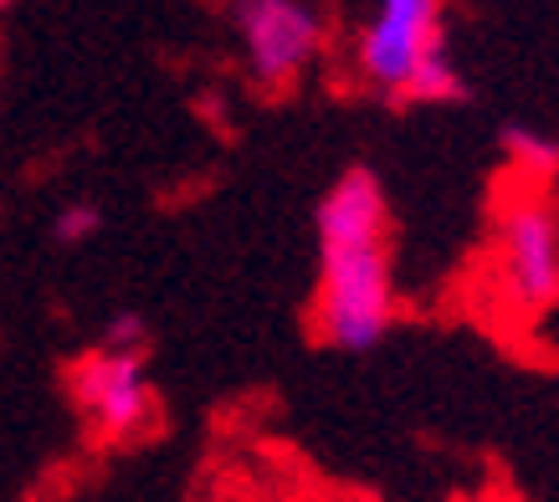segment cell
<instances>
[{"label":"cell","instance_id":"6da1fadb","mask_svg":"<svg viewBox=\"0 0 559 502\" xmlns=\"http://www.w3.org/2000/svg\"><path fill=\"white\" fill-rule=\"evenodd\" d=\"M385 220V190L365 165L344 169L319 201V334L344 354L374 349L395 319Z\"/></svg>","mask_w":559,"mask_h":502},{"label":"cell","instance_id":"ba28073f","mask_svg":"<svg viewBox=\"0 0 559 502\" xmlns=\"http://www.w3.org/2000/svg\"><path fill=\"white\" fill-rule=\"evenodd\" d=\"M150 349V319L134 308H119L114 319L103 323V354H123V359H144Z\"/></svg>","mask_w":559,"mask_h":502},{"label":"cell","instance_id":"5b68a950","mask_svg":"<svg viewBox=\"0 0 559 502\" xmlns=\"http://www.w3.org/2000/svg\"><path fill=\"white\" fill-rule=\"evenodd\" d=\"M72 401L103 435H129L139 431L154 410V390L144 374V359H123V354H87L72 369Z\"/></svg>","mask_w":559,"mask_h":502},{"label":"cell","instance_id":"9c48e42d","mask_svg":"<svg viewBox=\"0 0 559 502\" xmlns=\"http://www.w3.org/2000/svg\"><path fill=\"white\" fill-rule=\"evenodd\" d=\"M98 231H103V211L93 201H68L51 216V236H57L62 247H83V241H93Z\"/></svg>","mask_w":559,"mask_h":502},{"label":"cell","instance_id":"52a82bcc","mask_svg":"<svg viewBox=\"0 0 559 502\" xmlns=\"http://www.w3.org/2000/svg\"><path fill=\"white\" fill-rule=\"evenodd\" d=\"M503 154L528 175H555L559 169V139L528 129V123H509L503 129Z\"/></svg>","mask_w":559,"mask_h":502},{"label":"cell","instance_id":"8992f818","mask_svg":"<svg viewBox=\"0 0 559 502\" xmlns=\"http://www.w3.org/2000/svg\"><path fill=\"white\" fill-rule=\"evenodd\" d=\"M406 98L411 103H467V83H462L457 62L447 57V47L431 51L421 62V72H416L406 87Z\"/></svg>","mask_w":559,"mask_h":502},{"label":"cell","instance_id":"277c9868","mask_svg":"<svg viewBox=\"0 0 559 502\" xmlns=\"http://www.w3.org/2000/svg\"><path fill=\"white\" fill-rule=\"evenodd\" d=\"M503 283L528 313L559 302V216L544 201H519L503 216Z\"/></svg>","mask_w":559,"mask_h":502},{"label":"cell","instance_id":"7a4b0ae2","mask_svg":"<svg viewBox=\"0 0 559 502\" xmlns=\"http://www.w3.org/2000/svg\"><path fill=\"white\" fill-rule=\"evenodd\" d=\"M441 5L437 0H385L355 36V68L380 93H406L431 51H441Z\"/></svg>","mask_w":559,"mask_h":502},{"label":"cell","instance_id":"3957f363","mask_svg":"<svg viewBox=\"0 0 559 502\" xmlns=\"http://www.w3.org/2000/svg\"><path fill=\"white\" fill-rule=\"evenodd\" d=\"M241 51L257 83L283 87L323 51V16L304 0H241L231 5Z\"/></svg>","mask_w":559,"mask_h":502}]
</instances>
